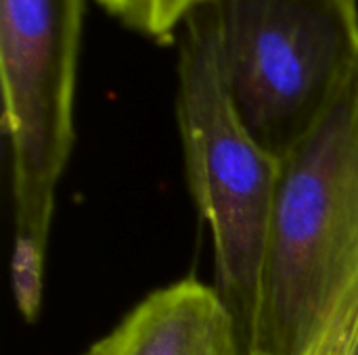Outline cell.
Listing matches in <instances>:
<instances>
[{"mask_svg":"<svg viewBox=\"0 0 358 355\" xmlns=\"http://www.w3.org/2000/svg\"><path fill=\"white\" fill-rule=\"evenodd\" d=\"M358 303V71L279 161L248 355H313Z\"/></svg>","mask_w":358,"mask_h":355,"instance_id":"obj_1","label":"cell"},{"mask_svg":"<svg viewBox=\"0 0 358 355\" xmlns=\"http://www.w3.org/2000/svg\"><path fill=\"white\" fill-rule=\"evenodd\" d=\"M180 27L176 126L187 186L210 230L214 289L233 314L248 355L279 159L252 136L231 100L210 6H193Z\"/></svg>","mask_w":358,"mask_h":355,"instance_id":"obj_2","label":"cell"},{"mask_svg":"<svg viewBox=\"0 0 358 355\" xmlns=\"http://www.w3.org/2000/svg\"><path fill=\"white\" fill-rule=\"evenodd\" d=\"M86 0H0L2 132L10 155V293L36 322L61 176L76 140V84Z\"/></svg>","mask_w":358,"mask_h":355,"instance_id":"obj_3","label":"cell"},{"mask_svg":"<svg viewBox=\"0 0 358 355\" xmlns=\"http://www.w3.org/2000/svg\"><path fill=\"white\" fill-rule=\"evenodd\" d=\"M231 100L279 161L358 71V0H201Z\"/></svg>","mask_w":358,"mask_h":355,"instance_id":"obj_4","label":"cell"},{"mask_svg":"<svg viewBox=\"0 0 358 355\" xmlns=\"http://www.w3.org/2000/svg\"><path fill=\"white\" fill-rule=\"evenodd\" d=\"M82 355H245L214 287L182 278L143 297Z\"/></svg>","mask_w":358,"mask_h":355,"instance_id":"obj_5","label":"cell"},{"mask_svg":"<svg viewBox=\"0 0 358 355\" xmlns=\"http://www.w3.org/2000/svg\"><path fill=\"white\" fill-rule=\"evenodd\" d=\"M358 337V303L348 308L327 331L313 355H352Z\"/></svg>","mask_w":358,"mask_h":355,"instance_id":"obj_6","label":"cell"},{"mask_svg":"<svg viewBox=\"0 0 358 355\" xmlns=\"http://www.w3.org/2000/svg\"><path fill=\"white\" fill-rule=\"evenodd\" d=\"M111 17L120 19L122 25L151 38L155 0H96Z\"/></svg>","mask_w":358,"mask_h":355,"instance_id":"obj_7","label":"cell"},{"mask_svg":"<svg viewBox=\"0 0 358 355\" xmlns=\"http://www.w3.org/2000/svg\"><path fill=\"white\" fill-rule=\"evenodd\" d=\"M199 2L201 0H155L151 38L157 42L172 40L176 29L182 25L185 17L189 15V10Z\"/></svg>","mask_w":358,"mask_h":355,"instance_id":"obj_8","label":"cell"},{"mask_svg":"<svg viewBox=\"0 0 358 355\" xmlns=\"http://www.w3.org/2000/svg\"><path fill=\"white\" fill-rule=\"evenodd\" d=\"M352 355H358V337H357V343H355V349H352Z\"/></svg>","mask_w":358,"mask_h":355,"instance_id":"obj_9","label":"cell"}]
</instances>
